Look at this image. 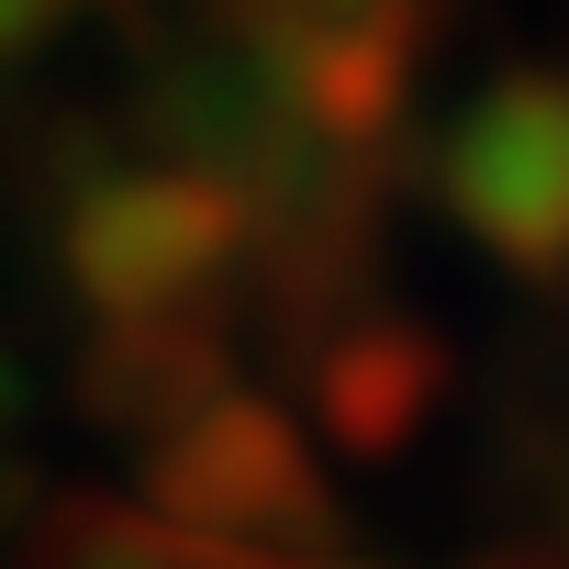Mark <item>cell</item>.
Wrapping results in <instances>:
<instances>
[{"mask_svg":"<svg viewBox=\"0 0 569 569\" xmlns=\"http://www.w3.org/2000/svg\"><path fill=\"white\" fill-rule=\"evenodd\" d=\"M168 491L212 525V536H279L313 513V458L302 436L279 425L268 402H212L201 425H179V458H168Z\"/></svg>","mask_w":569,"mask_h":569,"instance_id":"3","label":"cell"},{"mask_svg":"<svg viewBox=\"0 0 569 569\" xmlns=\"http://www.w3.org/2000/svg\"><path fill=\"white\" fill-rule=\"evenodd\" d=\"M447 190L480 246H502L513 268H558L569 257V90L558 79L491 90L447 146Z\"/></svg>","mask_w":569,"mask_h":569,"instance_id":"1","label":"cell"},{"mask_svg":"<svg viewBox=\"0 0 569 569\" xmlns=\"http://www.w3.org/2000/svg\"><path fill=\"white\" fill-rule=\"evenodd\" d=\"M57 12V0H0V23H46Z\"/></svg>","mask_w":569,"mask_h":569,"instance_id":"5","label":"cell"},{"mask_svg":"<svg viewBox=\"0 0 569 569\" xmlns=\"http://www.w3.org/2000/svg\"><path fill=\"white\" fill-rule=\"evenodd\" d=\"M223 234H234V212H223L212 179H112V190L79 212L68 246H79V279H90L101 302L157 313V302L190 291V279H212Z\"/></svg>","mask_w":569,"mask_h":569,"instance_id":"2","label":"cell"},{"mask_svg":"<svg viewBox=\"0 0 569 569\" xmlns=\"http://www.w3.org/2000/svg\"><path fill=\"white\" fill-rule=\"evenodd\" d=\"M425 391H436V358H425L413 336H358V347L325 369V413H336L347 447H391V436L425 413Z\"/></svg>","mask_w":569,"mask_h":569,"instance_id":"4","label":"cell"}]
</instances>
